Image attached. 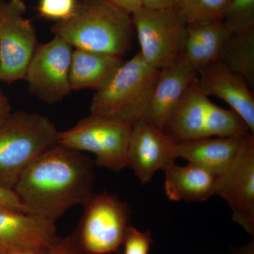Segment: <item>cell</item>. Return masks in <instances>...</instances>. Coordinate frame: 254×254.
Segmentation results:
<instances>
[{
    "label": "cell",
    "instance_id": "6da1fadb",
    "mask_svg": "<svg viewBox=\"0 0 254 254\" xmlns=\"http://www.w3.org/2000/svg\"><path fill=\"white\" fill-rule=\"evenodd\" d=\"M94 166L84 153L56 143L29 164L14 190L28 213L55 222L94 193Z\"/></svg>",
    "mask_w": 254,
    "mask_h": 254
},
{
    "label": "cell",
    "instance_id": "7a4b0ae2",
    "mask_svg": "<svg viewBox=\"0 0 254 254\" xmlns=\"http://www.w3.org/2000/svg\"><path fill=\"white\" fill-rule=\"evenodd\" d=\"M51 32L74 49L118 58L131 49L136 33L131 15L107 0H78L72 16L55 23Z\"/></svg>",
    "mask_w": 254,
    "mask_h": 254
},
{
    "label": "cell",
    "instance_id": "3957f363",
    "mask_svg": "<svg viewBox=\"0 0 254 254\" xmlns=\"http://www.w3.org/2000/svg\"><path fill=\"white\" fill-rule=\"evenodd\" d=\"M160 70L148 64L141 53L124 62L110 81L95 91L91 114L133 125L144 118Z\"/></svg>",
    "mask_w": 254,
    "mask_h": 254
},
{
    "label": "cell",
    "instance_id": "277c9868",
    "mask_svg": "<svg viewBox=\"0 0 254 254\" xmlns=\"http://www.w3.org/2000/svg\"><path fill=\"white\" fill-rule=\"evenodd\" d=\"M58 133L45 115L11 112L0 124V184L14 189L29 164L56 144Z\"/></svg>",
    "mask_w": 254,
    "mask_h": 254
},
{
    "label": "cell",
    "instance_id": "5b68a950",
    "mask_svg": "<svg viewBox=\"0 0 254 254\" xmlns=\"http://www.w3.org/2000/svg\"><path fill=\"white\" fill-rule=\"evenodd\" d=\"M163 131L176 141L252 134L236 113L215 104L202 91L197 76L190 82Z\"/></svg>",
    "mask_w": 254,
    "mask_h": 254
},
{
    "label": "cell",
    "instance_id": "8992f818",
    "mask_svg": "<svg viewBox=\"0 0 254 254\" xmlns=\"http://www.w3.org/2000/svg\"><path fill=\"white\" fill-rule=\"evenodd\" d=\"M132 125L115 119L91 115L66 131H59L57 143L95 155V165L113 172L128 167L127 150Z\"/></svg>",
    "mask_w": 254,
    "mask_h": 254
},
{
    "label": "cell",
    "instance_id": "52a82bcc",
    "mask_svg": "<svg viewBox=\"0 0 254 254\" xmlns=\"http://www.w3.org/2000/svg\"><path fill=\"white\" fill-rule=\"evenodd\" d=\"M83 205V216L73 232L82 247L91 254L118 252L131 226L127 203L103 192L93 193Z\"/></svg>",
    "mask_w": 254,
    "mask_h": 254
},
{
    "label": "cell",
    "instance_id": "ba28073f",
    "mask_svg": "<svg viewBox=\"0 0 254 254\" xmlns=\"http://www.w3.org/2000/svg\"><path fill=\"white\" fill-rule=\"evenodd\" d=\"M131 17L145 61L159 70L175 63L186 38L187 24L183 18L174 9L144 7Z\"/></svg>",
    "mask_w": 254,
    "mask_h": 254
},
{
    "label": "cell",
    "instance_id": "9c48e42d",
    "mask_svg": "<svg viewBox=\"0 0 254 254\" xmlns=\"http://www.w3.org/2000/svg\"><path fill=\"white\" fill-rule=\"evenodd\" d=\"M23 0H0V81L24 80L28 64L38 46L36 29L25 17Z\"/></svg>",
    "mask_w": 254,
    "mask_h": 254
},
{
    "label": "cell",
    "instance_id": "30bf717a",
    "mask_svg": "<svg viewBox=\"0 0 254 254\" xmlns=\"http://www.w3.org/2000/svg\"><path fill=\"white\" fill-rule=\"evenodd\" d=\"M73 51L72 46L56 36L48 43H38L24 77L32 95L48 104H55L70 94Z\"/></svg>",
    "mask_w": 254,
    "mask_h": 254
},
{
    "label": "cell",
    "instance_id": "8fae6325",
    "mask_svg": "<svg viewBox=\"0 0 254 254\" xmlns=\"http://www.w3.org/2000/svg\"><path fill=\"white\" fill-rule=\"evenodd\" d=\"M215 195L228 204L232 220L254 232V135L247 137L235 161L217 177Z\"/></svg>",
    "mask_w": 254,
    "mask_h": 254
},
{
    "label": "cell",
    "instance_id": "7c38bea8",
    "mask_svg": "<svg viewBox=\"0 0 254 254\" xmlns=\"http://www.w3.org/2000/svg\"><path fill=\"white\" fill-rule=\"evenodd\" d=\"M177 141L144 120L132 125L127 150V164L143 185L151 181L159 170L176 160Z\"/></svg>",
    "mask_w": 254,
    "mask_h": 254
},
{
    "label": "cell",
    "instance_id": "4fadbf2b",
    "mask_svg": "<svg viewBox=\"0 0 254 254\" xmlns=\"http://www.w3.org/2000/svg\"><path fill=\"white\" fill-rule=\"evenodd\" d=\"M200 89L207 96L220 98L227 103L254 135V96L245 80L218 60L197 71Z\"/></svg>",
    "mask_w": 254,
    "mask_h": 254
},
{
    "label": "cell",
    "instance_id": "5bb4252c",
    "mask_svg": "<svg viewBox=\"0 0 254 254\" xmlns=\"http://www.w3.org/2000/svg\"><path fill=\"white\" fill-rule=\"evenodd\" d=\"M58 237L52 220L30 213L0 210V249H48Z\"/></svg>",
    "mask_w": 254,
    "mask_h": 254
},
{
    "label": "cell",
    "instance_id": "9a60e30c",
    "mask_svg": "<svg viewBox=\"0 0 254 254\" xmlns=\"http://www.w3.org/2000/svg\"><path fill=\"white\" fill-rule=\"evenodd\" d=\"M197 73L180 63L160 70L143 120L163 131L165 124Z\"/></svg>",
    "mask_w": 254,
    "mask_h": 254
},
{
    "label": "cell",
    "instance_id": "2e32d148",
    "mask_svg": "<svg viewBox=\"0 0 254 254\" xmlns=\"http://www.w3.org/2000/svg\"><path fill=\"white\" fill-rule=\"evenodd\" d=\"M250 135L177 141L175 155L219 176L235 161Z\"/></svg>",
    "mask_w": 254,
    "mask_h": 254
},
{
    "label": "cell",
    "instance_id": "e0dca14e",
    "mask_svg": "<svg viewBox=\"0 0 254 254\" xmlns=\"http://www.w3.org/2000/svg\"><path fill=\"white\" fill-rule=\"evenodd\" d=\"M164 190L169 200L198 203L215 195L217 175L195 164L178 165L170 163L163 170Z\"/></svg>",
    "mask_w": 254,
    "mask_h": 254
},
{
    "label": "cell",
    "instance_id": "ac0fdd59",
    "mask_svg": "<svg viewBox=\"0 0 254 254\" xmlns=\"http://www.w3.org/2000/svg\"><path fill=\"white\" fill-rule=\"evenodd\" d=\"M231 34L222 21L187 25L185 43L177 61L197 73L205 65L218 60L220 50Z\"/></svg>",
    "mask_w": 254,
    "mask_h": 254
},
{
    "label": "cell",
    "instance_id": "d6986e66",
    "mask_svg": "<svg viewBox=\"0 0 254 254\" xmlns=\"http://www.w3.org/2000/svg\"><path fill=\"white\" fill-rule=\"evenodd\" d=\"M122 58L73 48L69 83L71 91L105 86L123 65Z\"/></svg>",
    "mask_w": 254,
    "mask_h": 254
},
{
    "label": "cell",
    "instance_id": "ffe728a7",
    "mask_svg": "<svg viewBox=\"0 0 254 254\" xmlns=\"http://www.w3.org/2000/svg\"><path fill=\"white\" fill-rule=\"evenodd\" d=\"M218 61L254 88V29L232 33L222 46Z\"/></svg>",
    "mask_w": 254,
    "mask_h": 254
},
{
    "label": "cell",
    "instance_id": "44dd1931",
    "mask_svg": "<svg viewBox=\"0 0 254 254\" xmlns=\"http://www.w3.org/2000/svg\"><path fill=\"white\" fill-rule=\"evenodd\" d=\"M231 0H179L175 11L187 25L199 26L222 21Z\"/></svg>",
    "mask_w": 254,
    "mask_h": 254
},
{
    "label": "cell",
    "instance_id": "7402d4cb",
    "mask_svg": "<svg viewBox=\"0 0 254 254\" xmlns=\"http://www.w3.org/2000/svg\"><path fill=\"white\" fill-rule=\"evenodd\" d=\"M222 21L231 33L254 29V0H231Z\"/></svg>",
    "mask_w": 254,
    "mask_h": 254
},
{
    "label": "cell",
    "instance_id": "603a6c76",
    "mask_svg": "<svg viewBox=\"0 0 254 254\" xmlns=\"http://www.w3.org/2000/svg\"><path fill=\"white\" fill-rule=\"evenodd\" d=\"M78 2V0H39L37 11L40 17L59 22L72 16Z\"/></svg>",
    "mask_w": 254,
    "mask_h": 254
},
{
    "label": "cell",
    "instance_id": "cb8c5ba5",
    "mask_svg": "<svg viewBox=\"0 0 254 254\" xmlns=\"http://www.w3.org/2000/svg\"><path fill=\"white\" fill-rule=\"evenodd\" d=\"M153 238L149 232H143L130 226L124 240L123 254H149Z\"/></svg>",
    "mask_w": 254,
    "mask_h": 254
},
{
    "label": "cell",
    "instance_id": "d4e9b609",
    "mask_svg": "<svg viewBox=\"0 0 254 254\" xmlns=\"http://www.w3.org/2000/svg\"><path fill=\"white\" fill-rule=\"evenodd\" d=\"M46 254H91L78 242L74 233L65 237H58L48 247Z\"/></svg>",
    "mask_w": 254,
    "mask_h": 254
},
{
    "label": "cell",
    "instance_id": "484cf974",
    "mask_svg": "<svg viewBox=\"0 0 254 254\" xmlns=\"http://www.w3.org/2000/svg\"><path fill=\"white\" fill-rule=\"evenodd\" d=\"M0 210L28 213L14 189L9 188L0 184Z\"/></svg>",
    "mask_w": 254,
    "mask_h": 254
},
{
    "label": "cell",
    "instance_id": "4316f807",
    "mask_svg": "<svg viewBox=\"0 0 254 254\" xmlns=\"http://www.w3.org/2000/svg\"><path fill=\"white\" fill-rule=\"evenodd\" d=\"M117 9L128 15H133L143 7L142 0H107Z\"/></svg>",
    "mask_w": 254,
    "mask_h": 254
},
{
    "label": "cell",
    "instance_id": "83f0119b",
    "mask_svg": "<svg viewBox=\"0 0 254 254\" xmlns=\"http://www.w3.org/2000/svg\"><path fill=\"white\" fill-rule=\"evenodd\" d=\"M179 0H142L143 7L148 9H175Z\"/></svg>",
    "mask_w": 254,
    "mask_h": 254
},
{
    "label": "cell",
    "instance_id": "f1b7e54d",
    "mask_svg": "<svg viewBox=\"0 0 254 254\" xmlns=\"http://www.w3.org/2000/svg\"><path fill=\"white\" fill-rule=\"evenodd\" d=\"M46 248L0 249V254H46Z\"/></svg>",
    "mask_w": 254,
    "mask_h": 254
},
{
    "label": "cell",
    "instance_id": "f546056e",
    "mask_svg": "<svg viewBox=\"0 0 254 254\" xmlns=\"http://www.w3.org/2000/svg\"><path fill=\"white\" fill-rule=\"evenodd\" d=\"M11 106L9 98L0 89V124L3 123L11 113Z\"/></svg>",
    "mask_w": 254,
    "mask_h": 254
},
{
    "label": "cell",
    "instance_id": "4dcf8cb0",
    "mask_svg": "<svg viewBox=\"0 0 254 254\" xmlns=\"http://www.w3.org/2000/svg\"><path fill=\"white\" fill-rule=\"evenodd\" d=\"M0 64H1V58H0Z\"/></svg>",
    "mask_w": 254,
    "mask_h": 254
}]
</instances>
